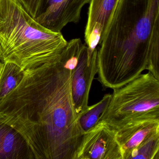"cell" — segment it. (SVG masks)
<instances>
[{
  "instance_id": "9a60e30c",
  "label": "cell",
  "mask_w": 159,
  "mask_h": 159,
  "mask_svg": "<svg viewBox=\"0 0 159 159\" xmlns=\"http://www.w3.org/2000/svg\"><path fill=\"white\" fill-rule=\"evenodd\" d=\"M3 63L0 61V76L1 74L2 71V69H3Z\"/></svg>"
},
{
  "instance_id": "52a82bcc",
  "label": "cell",
  "mask_w": 159,
  "mask_h": 159,
  "mask_svg": "<svg viewBox=\"0 0 159 159\" xmlns=\"http://www.w3.org/2000/svg\"><path fill=\"white\" fill-rule=\"evenodd\" d=\"M91 0H43L35 20L48 29L60 32L70 23H78L82 10Z\"/></svg>"
},
{
  "instance_id": "5bb4252c",
  "label": "cell",
  "mask_w": 159,
  "mask_h": 159,
  "mask_svg": "<svg viewBox=\"0 0 159 159\" xmlns=\"http://www.w3.org/2000/svg\"><path fill=\"white\" fill-rule=\"evenodd\" d=\"M27 11L36 18L43 0H19Z\"/></svg>"
},
{
  "instance_id": "5b68a950",
  "label": "cell",
  "mask_w": 159,
  "mask_h": 159,
  "mask_svg": "<svg viewBox=\"0 0 159 159\" xmlns=\"http://www.w3.org/2000/svg\"><path fill=\"white\" fill-rule=\"evenodd\" d=\"M76 159H123L116 130L104 122L85 133Z\"/></svg>"
},
{
  "instance_id": "8fae6325",
  "label": "cell",
  "mask_w": 159,
  "mask_h": 159,
  "mask_svg": "<svg viewBox=\"0 0 159 159\" xmlns=\"http://www.w3.org/2000/svg\"><path fill=\"white\" fill-rule=\"evenodd\" d=\"M111 97V94H106L99 102L88 106L86 110L78 116V123L83 134L87 133L97 124L99 118L108 106Z\"/></svg>"
},
{
  "instance_id": "4fadbf2b",
  "label": "cell",
  "mask_w": 159,
  "mask_h": 159,
  "mask_svg": "<svg viewBox=\"0 0 159 159\" xmlns=\"http://www.w3.org/2000/svg\"><path fill=\"white\" fill-rule=\"evenodd\" d=\"M126 159H159V134L141 143L128 154Z\"/></svg>"
},
{
  "instance_id": "7a4b0ae2",
  "label": "cell",
  "mask_w": 159,
  "mask_h": 159,
  "mask_svg": "<svg viewBox=\"0 0 159 159\" xmlns=\"http://www.w3.org/2000/svg\"><path fill=\"white\" fill-rule=\"evenodd\" d=\"M99 44L97 80L105 88L146 70L159 80V0H119Z\"/></svg>"
},
{
  "instance_id": "30bf717a",
  "label": "cell",
  "mask_w": 159,
  "mask_h": 159,
  "mask_svg": "<svg viewBox=\"0 0 159 159\" xmlns=\"http://www.w3.org/2000/svg\"><path fill=\"white\" fill-rule=\"evenodd\" d=\"M119 0H91L84 37L100 38L105 33Z\"/></svg>"
},
{
  "instance_id": "6da1fadb",
  "label": "cell",
  "mask_w": 159,
  "mask_h": 159,
  "mask_svg": "<svg viewBox=\"0 0 159 159\" xmlns=\"http://www.w3.org/2000/svg\"><path fill=\"white\" fill-rule=\"evenodd\" d=\"M71 71L59 62L26 70L0 100V121L22 135L35 159H76L84 134L73 105Z\"/></svg>"
},
{
  "instance_id": "ba28073f",
  "label": "cell",
  "mask_w": 159,
  "mask_h": 159,
  "mask_svg": "<svg viewBox=\"0 0 159 159\" xmlns=\"http://www.w3.org/2000/svg\"><path fill=\"white\" fill-rule=\"evenodd\" d=\"M116 130V137L123 152V159L151 137L159 134V120L147 119L130 122Z\"/></svg>"
},
{
  "instance_id": "3957f363",
  "label": "cell",
  "mask_w": 159,
  "mask_h": 159,
  "mask_svg": "<svg viewBox=\"0 0 159 159\" xmlns=\"http://www.w3.org/2000/svg\"><path fill=\"white\" fill-rule=\"evenodd\" d=\"M67 43L61 32L38 23L19 0H0V50L2 63L23 70L59 61Z\"/></svg>"
},
{
  "instance_id": "8992f818",
  "label": "cell",
  "mask_w": 159,
  "mask_h": 159,
  "mask_svg": "<svg viewBox=\"0 0 159 159\" xmlns=\"http://www.w3.org/2000/svg\"><path fill=\"white\" fill-rule=\"evenodd\" d=\"M97 57V49L90 54L84 44L78 64L71 71V94L77 117L88 108L92 83L98 72Z\"/></svg>"
},
{
  "instance_id": "9c48e42d",
  "label": "cell",
  "mask_w": 159,
  "mask_h": 159,
  "mask_svg": "<svg viewBox=\"0 0 159 159\" xmlns=\"http://www.w3.org/2000/svg\"><path fill=\"white\" fill-rule=\"evenodd\" d=\"M24 138L12 127L0 121V159H34Z\"/></svg>"
},
{
  "instance_id": "277c9868",
  "label": "cell",
  "mask_w": 159,
  "mask_h": 159,
  "mask_svg": "<svg viewBox=\"0 0 159 159\" xmlns=\"http://www.w3.org/2000/svg\"><path fill=\"white\" fill-rule=\"evenodd\" d=\"M113 90L109 104L98 123L104 122L116 130L133 121L159 120V80L150 72L141 73Z\"/></svg>"
},
{
  "instance_id": "7c38bea8",
  "label": "cell",
  "mask_w": 159,
  "mask_h": 159,
  "mask_svg": "<svg viewBox=\"0 0 159 159\" xmlns=\"http://www.w3.org/2000/svg\"><path fill=\"white\" fill-rule=\"evenodd\" d=\"M24 70L15 64L9 62L3 63L0 76V100L11 93L20 82Z\"/></svg>"
}]
</instances>
